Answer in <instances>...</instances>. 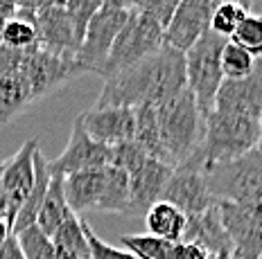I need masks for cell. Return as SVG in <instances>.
<instances>
[{"instance_id":"484cf974","label":"cell","mask_w":262,"mask_h":259,"mask_svg":"<svg viewBox=\"0 0 262 259\" xmlns=\"http://www.w3.org/2000/svg\"><path fill=\"white\" fill-rule=\"evenodd\" d=\"M50 239L59 250H63L66 255H70L73 259H91L89 239H86V230H84V219H79L75 212L63 219V223L59 225L57 232H54Z\"/></svg>"},{"instance_id":"8992f818","label":"cell","mask_w":262,"mask_h":259,"mask_svg":"<svg viewBox=\"0 0 262 259\" xmlns=\"http://www.w3.org/2000/svg\"><path fill=\"white\" fill-rule=\"evenodd\" d=\"M129 12L100 7L93 14V18L89 20V25H86V30H84L81 45H79L77 55H75V61L79 63L86 74H100L102 77V70H104L111 45H113V41H116L118 32L122 30Z\"/></svg>"},{"instance_id":"60d3db41","label":"cell","mask_w":262,"mask_h":259,"mask_svg":"<svg viewBox=\"0 0 262 259\" xmlns=\"http://www.w3.org/2000/svg\"><path fill=\"white\" fill-rule=\"evenodd\" d=\"M222 3H237V5H242V7L251 9V5H253V0H212V5H222Z\"/></svg>"},{"instance_id":"ffe728a7","label":"cell","mask_w":262,"mask_h":259,"mask_svg":"<svg viewBox=\"0 0 262 259\" xmlns=\"http://www.w3.org/2000/svg\"><path fill=\"white\" fill-rule=\"evenodd\" d=\"M50 165H48V158L46 153L41 151V147L34 151V183H32V190L27 194L23 208L18 210V214L14 217L12 221V235H20L23 230L36 225V217H39V210H41V203L46 198V192H48V185H50Z\"/></svg>"},{"instance_id":"ab89813d","label":"cell","mask_w":262,"mask_h":259,"mask_svg":"<svg viewBox=\"0 0 262 259\" xmlns=\"http://www.w3.org/2000/svg\"><path fill=\"white\" fill-rule=\"evenodd\" d=\"M18 0H0V12H16Z\"/></svg>"},{"instance_id":"4fadbf2b","label":"cell","mask_w":262,"mask_h":259,"mask_svg":"<svg viewBox=\"0 0 262 259\" xmlns=\"http://www.w3.org/2000/svg\"><path fill=\"white\" fill-rule=\"evenodd\" d=\"M212 111L233 113L260 120L262 117V59L255 70L244 79H224L215 95Z\"/></svg>"},{"instance_id":"4dcf8cb0","label":"cell","mask_w":262,"mask_h":259,"mask_svg":"<svg viewBox=\"0 0 262 259\" xmlns=\"http://www.w3.org/2000/svg\"><path fill=\"white\" fill-rule=\"evenodd\" d=\"M228 41H233L235 45L244 47L251 57L262 59V14L249 12Z\"/></svg>"},{"instance_id":"603a6c76","label":"cell","mask_w":262,"mask_h":259,"mask_svg":"<svg viewBox=\"0 0 262 259\" xmlns=\"http://www.w3.org/2000/svg\"><path fill=\"white\" fill-rule=\"evenodd\" d=\"M134 142L145 151L149 158L158 160V163L170 165L167 151L163 147L161 140V128H158V115L156 106H138L136 109V131H134Z\"/></svg>"},{"instance_id":"d6a6232c","label":"cell","mask_w":262,"mask_h":259,"mask_svg":"<svg viewBox=\"0 0 262 259\" xmlns=\"http://www.w3.org/2000/svg\"><path fill=\"white\" fill-rule=\"evenodd\" d=\"M84 230H86V239H89V252L91 259H138L136 255H131L129 250H122V248H113L111 244L102 241L100 237L93 232V228L84 221Z\"/></svg>"},{"instance_id":"f6af8a7d","label":"cell","mask_w":262,"mask_h":259,"mask_svg":"<svg viewBox=\"0 0 262 259\" xmlns=\"http://www.w3.org/2000/svg\"><path fill=\"white\" fill-rule=\"evenodd\" d=\"M260 259H262V257H260Z\"/></svg>"},{"instance_id":"ee69618b","label":"cell","mask_w":262,"mask_h":259,"mask_svg":"<svg viewBox=\"0 0 262 259\" xmlns=\"http://www.w3.org/2000/svg\"><path fill=\"white\" fill-rule=\"evenodd\" d=\"M210 259H217V257H210Z\"/></svg>"},{"instance_id":"b9f144b4","label":"cell","mask_w":262,"mask_h":259,"mask_svg":"<svg viewBox=\"0 0 262 259\" xmlns=\"http://www.w3.org/2000/svg\"><path fill=\"white\" fill-rule=\"evenodd\" d=\"M14 12H0V45H3V28H5V20L9 18Z\"/></svg>"},{"instance_id":"9a60e30c","label":"cell","mask_w":262,"mask_h":259,"mask_svg":"<svg viewBox=\"0 0 262 259\" xmlns=\"http://www.w3.org/2000/svg\"><path fill=\"white\" fill-rule=\"evenodd\" d=\"M81 126L89 136L100 144L116 147V144L134 140L136 131V109L122 106H93L91 111L79 115Z\"/></svg>"},{"instance_id":"7402d4cb","label":"cell","mask_w":262,"mask_h":259,"mask_svg":"<svg viewBox=\"0 0 262 259\" xmlns=\"http://www.w3.org/2000/svg\"><path fill=\"white\" fill-rule=\"evenodd\" d=\"M145 225H147V230H149L147 235L156 237V239L183 241L188 217H185L179 208H174V205L165 203V201H156L145 212Z\"/></svg>"},{"instance_id":"44dd1931","label":"cell","mask_w":262,"mask_h":259,"mask_svg":"<svg viewBox=\"0 0 262 259\" xmlns=\"http://www.w3.org/2000/svg\"><path fill=\"white\" fill-rule=\"evenodd\" d=\"M34 101L32 86L20 68L0 74V124H9Z\"/></svg>"},{"instance_id":"d590c367","label":"cell","mask_w":262,"mask_h":259,"mask_svg":"<svg viewBox=\"0 0 262 259\" xmlns=\"http://www.w3.org/2000/svg\"><path fill=\"white\" fill-rule=\"evenodd\" d=\"M0 259H25L23 250H20V246H18V241H16L14 235L9 237L7 241L0 244Z\"/></svg>"},{"instance_id":"9c48e42d","label":"cell","mask_w":262,"mask_h":259,"mask_svg":"<svg viewBox=\"0 0 262 259\" xmlns=\"http://www.w3.org/2000/svg\"><path fill=\"white\" fill-rule=\"evenodd\" d=\"M161 201L179 208L185 217H196L215 205V196L208 190V183L201 169L192 165H179L174 167L170 180L161 194Z\"/></svg>"},{"instance_id":"d4e9b609","label":"cell","mask_w":262,"mask_h":259,"mask_svg":"<svg viewBox=\"0 0 262 259\" xmlns=\"http://www.w3.org/2000/svg\"><path fill=\"white\" fill-rule=\"evenodd\" d=\"M129 210V174L118 167H104V192L97 203V212L127 214Z\"/></svg>"},{"instance_id":"7a4b0ae2","label":"cell","mask_w":262,"mask_h":259,"mask_svg":"<svg viewBox=\"0 0 262 259\" xmlns=\"http://www.w3.org/2000/svg\"><path fill=\"white\" fill-rule=\"evenodd\" d=\"M156 115L163 147L167 151L172 167L183 165L199 151L201 142H204L206 115L199 111L188 88L172 97L170 101L156 106Z\"/></svg>"},{"instance_id":"d6986e66","label":"cell","mask_w":262,"mask_h":259,"mask_svg":"<svg viewBox=\"0 0 262 259\" xmlns=\"http://www.w3.org/2000/svg\"><path fill=\"white\" fill-rule=\"evenodd\" d=\"M104 192V169H89L63 176V196L70 212L97 210V203Z\"/></svg>"},{"instance_id":"7bdbcfd3","label":"cell","mask_w":262,"mask_h":259,"mask_svg":"<svg viewBox=\"0 0 262 259\" xmlns=\"http://www.w3.org/2000/svg\"><path fill=\"white\" fill-rule=\"evenodd\" d=\"M262 153V117H260V138H258V147H255Z\"/></svg>"},{"instance_id":"6da1fadb","label":"cell","mask_w":262,"mask_h":259,"mask_svg":"<svg viewBox=\"0 0 262 259\" xmlns=\"http://www.w3.org/2000/svg\"><path fill=\"white\" fill-rule=\"evenodd\" d=\"M185 88L183 52L163 45L154 55L106 77L95 106H161Z\"/></svg>"},{"instance_id":"30bf717a","label":"cell","mask_w":262,"mask_h":259,"mask_svg":"<svg viewBox=\"0 0 262 259\" xmlns=\"http://www.w3.org/2000/svg\"><path fill=\"white\" fill-rule=\"evenodd\" d=\"M18 68L23 70V74L30 82L34 99L52 93L54 88L63 86L73 77H77V74H86L75 59L50 55V52L41 50V47H32Z\"/></svg>"},{"instance_id":"83f0119b","label":"cell","mask_w":262,"mask_h":259,"mask_svg":"<svg viewBox=\"0 0 262 259\" xmlns=\"http://www.w3.org/2000/svg\"><path fill=\"white\" fill-rule=\"evenodd\" d=\"M16 241H18L25 259H73L70 255H66L63 250H59L52 244L50 237L43 235L36 225H32V228L23 230L20 235H16Z\"/></svg>"},{"instance_id":"cb8c5ba5","label":"cell","mask_w":262,"mask_h":259,"mask_svg":"<svg viewBox=\"0 0 262 259\" xmlns=\"http://www.w3.org/2000/svg\"><path fill=\"white\" fill-rule=\"evenodd\" d=\"M68 214H73V212H70L68 203H66V196H63V176L52 174L46 198H43V203H41L39 217H36V228L46 237H52Z\"/></svg>"},{"instance_id":"836d02e7","label":"cell","mask_w":262,"mask_h":259,"mask_svg":"<svg viewBox=\"0 0 262 259\" xmlns=\"http://www.w3.org/2000/svg\"><path fill=\"white\" fill-rule=\"evenodd\" d=\"M66 12L73 16V20L77 23V28L84 32L93 14L100 9V0H63Z\"/></svg>"},{"instance_id":"1f68e13d","label":"cell","mask_w":262,"mask_h":259,"mask_svg":"<svg viewBox=\"0 0 262 259\" xmlns=\"http://www.w3.org/2000/svg\"><path fill=\"white\" fill-rule=\"evenodd\" d=\"M179 3H181V0H134V7L131 9L154 18L156 23L165 30L172 14H174V9L179 7Z\"/></svg>"},{"instance_id":"4316f807","label":"cell","mask_w":262,"mask_h":259,"mask_svg":"<svg viewBox=\"0 0 262 259\" xmlns=\"http://www.w3.org/2000/svg\"><path fill=\"white\" fill-rule=\"evenodd\" d=\"M3 45L12 47V50H20V52L36 47L34 16L23 14V12H14L9 16L3 28Z\"/></svg>"},{"instance_id":"8fae6325","label":"cell","mask_w":262,"mask_h":259,"mask_svg":"<svg viewBox=\"0 0 262 259\" xmlns=\"http://www.w3.org/2000/svg\"><path fill=\"white\" fill-rule=\"evenodd\" d=\"M34 25H36V47L57 57L75 59L81 45V39H84V32L77 28V23L73 20V16L66 12L63 5L43 9L41 14H36Z\"/></svg>"},{"instance_id":"f35d334b","label":"cell","mask_w":262,"mask_h":259,"mask_svg":"<svg viewBox=\"0 0 262 259\" xmlns=\"http://www.w3.org/2000/svg\"><path fill=\"white\" fill-rule=\"evenodd\" d=\"M9 237H12V225H9V221L5 217H0V244L7 241Z\"/></svg>"},{"instance_id":"5b68a950","label":"cell","mask_w":262,"mask_h":259,"mask_svg":"<svg viewBox=\"0 0 262 259\" xmlns=\"http://www.w3.org/2000/svg\"><path fill=\"white\" fill-rule=\"evenodd\" d=\"M163 32L165 30H163L154 18L131 9L127 20H124V25H122V30L118 32L116 41H113V45H111L104 70H102V79L111 77V74L134 66L140 59H145V57L154 55L156 50H161Z\"/></svg>"},{"instance_id":"e0dca14e","label":"cell","mask_w":262,"mask_h":259,"mask_svg":"<svg viewBox=\"0 0 262 259\" xmlns=\"http://www.w3.org/2000/svg\"><path fill=\"white\" fill-rule=\"evenodd\" d=\"M183 241L199 246L208 257H217V259L233 257L231 239H228L226 230H224V223H222L220 203H215L210 210L188 219V225H185V232H183Z\"/></svg>"},{"instance_id":"8d00e7d4","label":"cell","mask_w":262,"mask_h":259,"mask_svg":"<svg viewBox=\"0 0 262 259\" xmlns=\"http://www.w3.org/2000/svg\"><path fill=\"white\" fill-rule=\"evenodd\" d=\"M100 7L104 9H122V12H129L134 7V0H100Z\"/></svg>"},{"instance_id":"2e32d148","label":"cell","mask_w":262,"mask_h":259,"mask_svg":"<svg viewBox=\"0 0 262 259\" xmlns=\"http://www.w3.org/2000/svg\"><path fill=\"white\" fill-rule=\"evenodd\" d=\"M174 167L158 163L154 158H147L136 171L129 174V217H145V212L156 201H161V194L170 180Z\"/></svg>"},{"instance_id":"bcb514c9","label":"cell","mask_w":262,"mask_h":259,"mask_svg":"<svg viewBox=\"0 0 262 259\" xmlns=\"http://www.w3.org/2000/svg\"><path fill=\"white\" fill-rule=\"evenodd\" d=\"M231 259H233V257H231Z\"/></svg>"},{"instance_id":"f1b7e54d","label":"cell","mask_w":262,"mask_h":259,"mask_svg":"<svg viewBox=\"0 0 262 259\" xmlns=\"http://www.w3.org/2000/svg\"><path fill=\"white\" fill-rule=\"evenodd\" d=\"M222 74L224 79H244L258 66V59L251 57L244 47L235 45L233 41H226L222 47Z\"/></svg>"},{"instance_id":"74e56055","label":"cell","mask_w":262,"mask_h":259,"mask_svg":"<svg viewBox=\"0 0 262 259\" xmlns=\"http://www.w3.org/2000/svg\"><path fill=\"white\" fill-rule=\"evenodd\" d=\"M0 217L7 219V196H5L3 187V160H0Z\"/></svg>"},{"instance_id":"ba28073f","label":"cell","mask_w":262,"mask_h":259,"mask_svg":"<svg viewBox=\"0 0 262 259\" xmlns=\"http://www.w3.org/2000/svg\"><path fill=\"white\" fill-rule=\"evenodd\" d=\"M111 158H113V147L95 142L84 131L81 120L77 115L66 149L54 160H48V165H50V174L70 176V174H77V171L104 169V167L111 165Z\"/></svg>"},{"instance_id":"52a82bcc","label":"cell","mask_w":262,"mask_h":259,"mask_svg":"<svg viewBox=\"0 0 262 259\" xmlns=\"http://www.w3.org/2000/svg\"><path fill=\"white\" fill-rule=\"evenodd\" d=\"M222 223L233 246V259L262 257V203H220Z\"/></svg>"},{"instance_id":"ac0fdd59","label":"cell","mask_w":262,"mask_h":259,"mask_svg":"<svg viewBox=\"0 0 262 259\" xmlns=\"http://www.w3.org/2000/svg\"><path fill=\"white\" fill-rule=\"evenodd\" d=\"M120 244L138 259H210L199 246L188 241H165L151 235H122Z\"/></svg>"},{"instance_id":"e575fe53","label":"cell","mask_w":262,"mask_h":259,"mask_svg":"<svg viewBox=\"0 0 262 259\" xmlns=\"http://www.w3.org/2000/svg\"><path fill=\"white\" fill-rule=\"evenodd\" d=\"M59 5H63V0H18V5H16V12L36 16V14H41L43 9L59 7Z\"/></svg>"},{"instance_id":"f546056e","label":"cell","mask_w":262,"mask_h":259,"mask_svg":"<svg viewBox=\"0 0 262 259\" xmlns=\"http://www.w3.org/2000/svg\"><path fill=\"white\" fill-rule=\"evenodd\" d=\"M247 14H249V9L242 7V5H237V3L215 5V7H212V14H210V28L208 30L228 41Z\"/></svg>"},{"instance_id":"277c9868","label":"cell","mask_w":262,"mask_h":259,"mask_svg":"<svg viewBox=\"0 0 262 259\" xmlns=\"http://www.w3.org/2000/svg\"><path fill=\"white\" fill-rule=\"evenodd\" d=\"M226 39L215 32H204L201 39L183 52L185 59V86L192 93L196 106L204 115H208L215 104V95L224 82L222 74V47Z\"/></svg>"},{"instance_id":"7c38bea8","label":"cell","mask_w":262,"mask_h":259,"mask_svg":"<svg viewBox=\"0 0 262 259\" xmlns=\"http://www.w3.org/2000/svg\"><path fill=\"white\" fill-rule=\"evenodd\" d=\"M212 7V0H181L163 32V45L177 52H188L201 34L208 32Z\"/></svg>"},{"instance_id":"5bb4252c","label":"cell","mask_w":262,"mask_h":259,"mask_svg":"<svg viewBox=\"0 0 262 259\" xmlns=\"http://www.w3.org/2000/svg\"><path fill=\"white\" fill-rule=\"evenodd\" d=\"M39 138H30L12 158L3 160V187L7 196V221L12 225L14 217L23 208L27 194L34 183V151L39 149Z\"/></svg>"},{"instance_id":"3957f363","label":"cell","mask_w":262,"mask_h":259,"mask_svg":"<svg viewBox=\"0 0 262 259\" xmlns=\"http://www.w3.org/2000/svg\"><path fill=\"white\" fill-rule=\"evenodd\" d=\"M208 190L217 203H262V153L258 149L204 171Z\"/></svg>"}]
</instances>
